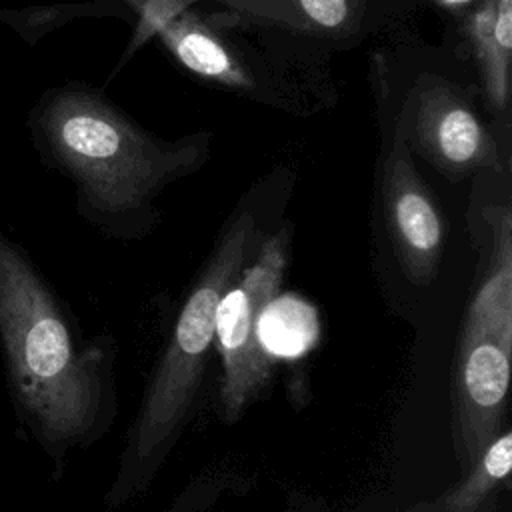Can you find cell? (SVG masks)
I'll return each mask as SVG.
<instances>
[{
  "label": "cell",
  "mask_w": 512,
  "mask_h": 512,
  "mask_svg": "<svg viewBox=\"0 0 512 512\" xmlns=\"http://www.w3.org/2000/svg\"><path fill=\"white\" fill-rule=\"evenodd\" d=\"M256 242L254 214L244 210L228 224L204 270L182 304L168 346L140 404L124 464L148 462L162 454L178 434L198 392L216 334L218 306L248 264Z\"/></svg>",
  "instance_id": "cell-3"
},
{
  "label": "cell",
  "mask_w": 512,
  "mask_h": 512,
  "mask_svg": "<svg viewBox=\"0 0 512 512\" xmlns=\"http://www.w3.org/2000/svg\"><path fill=\"white\" fill-rule=\"evenodd\" d=\"M156 34L162 36L166 48L200 78L220 82L236 90H256V82L246 62L236 58V48L228 46L220 32L200 20L196 14L182 12Z\"/></svg>",
  "instance_id": "cell-9"
},
{
  "label": "cell",
  "mask_w": 512,
  "mask_h": 512,
  "mask_svg": "<svg viewBox=\"0 0 512 512\" xmlns=\"http://www.w3.org/2000/svg\"><path fill=\"white\" fill-rule=\"evenodd\" d=\"M440 2H444V4H448V6H468V4H472L474 0H440Z\"/></svg>",
  "instance_id": "cell-14"
},
{
  "label": "cell",
  "mask_w": 512,
  "mask_h": 512,
  "mask_svg": "<svg viewBox=\"0 0 512 512\" xmlns=\"http://www.w3.org/2000/svg\"><path fill=\"white\" fill-rule=\"evenodd\" d=\"M26 128L40 162L74 184L78 212L104 228L124 224L168 182L194 172L210 140L200 132L164 142L82 80L46 88Z\"/></svg>",
  "instance_id": "cell-2"
},
{
  "label": "cell",
  "mask_w": 512,
  "mask_h": 512,
  "mask_svg": "<svg viewBox=\"0 0 512 512\" xmlns=\"http://www.w3.org/2000/svg\"><path fill=\"white\" fill-rule=\"evenodd\" d=\"M382 204L390 240L406 278L426 286L438 276L446 242L440 206L418 174L410 146L396 126L382 172Z\"/></svg>",
  "instance_id": "cell-6"
},
{
  "label": "cell",
  "mask_w": 512,
  "mask_h": 512,
  "mask_svg": "<svg viewBox=\"0 0 512 512\" xmlns=\"http://www.w3.org/2000/svg\"><path fill=\"white\" fill-rule=\"evenodd\" d=\"M124 14L122 0H92V2H58L34 4L24 8H0V22L10 26L28 46H36L46 34L64 24L86 16Z\"/></svg>",
  "instance_id": "cell-11"
},
{
  "label": "cell",
  "mask_w": 512,
  "mask_h": 512,
  "mask_svg": "<svg viewBox=\"0 0 512 512\" xmlns=\"http://www.w3.org/2000/svg\"><path fill=\"white\" fill-rule=\"evenodd\" d=\"M512 464V432L502 428L480 450L474 462L466 468L462 480L444 494L440 504L446 512H476L488 496L508 480Z\"/></svg>",
  "instance_id": "cell-10"
},
{
  "label": "cell",
  "mask_w": 512,
  "mask_h": 512,
  "mask_svg": "<svg viewBox=\"0 0 512 512\" xmlns=\"http://www.w3.org/2000/svg\"><path fill=\"white\" fill-rule=\"evenodd\" d=\"M224 2V0H222ZM234 2L244 12L272 14L286 12L294 24H304L306 30H324L336 32L344 30L352 22V4L350 0H228Z\"/></svg>",
  "instance_id": "cell-12"
},
{
  "label": "cell",
  "mask_w": 512,
  "mask_h": 512,
  "mask_svg": "<svg viewBox=\"0 0 512 512\" xmlns=\"http://www.w3.org/2000/svg\"><path fill=\"white\" fill-rule=\"evenodd\" d=\"M288 246V228L262 240L252 262L242 268L218 306L214 344L222 358L220 408L226 422H236L272 378L274 362L262 348L260 320L278 296Z\"/></svg>",
  "instance_id": "cell-4"
},
{
  "label": "cell",
  "mask_w": 512,
  "mask_h": 512,
  "mask_svg": "<svg viewBox=\"0 0 512 512\" xmlns=\"http://www.w3.org/2000/svg\"><path fill=\"white\" fill-rule=\"evenodd\" d=\"M398 126L408 146L446 176L508 170V156L494 134L464 90L448 80L420 78L400 110Z\"/></svg>",
  "instance_id": "cell-5"
},
{
  "label": "cell",
  "mask_w": 512,
  "mask_h": 512,
  "mask_svg": "<svg viewBox=\"0 0 512 512\" xmlns=\"http://www.w3.org/2000/svg\"><path fill=\"white\" fill-rule=\"evenodd\" d=\"M192 0H144L140 10V22H138V34L134 36L130 48L134 50L140 40L150 38L156 34L164 24L186 12V6Z\"/></svg>",
  "instance_id": "cell-13"
},
{
  "label": "cell",
  "mask_w": 512,
  "mask_h": 512,
  "mask_svg": "<svg viewBox=\"0 0 512 512\" xmlns=\"http://www.w3.org/2000/svg\"><path fill=\"white\" fill-rule=\"evenodd\" d=\"M0 358L20 426L60 464L106 424V348L80 342L30 252L0 230Z\"/></svg>",
  "instance_id": "cell-1"
},
{
  "label": "cell",
  "mask_w": 512,
  "mask_h": 512,
  "mask_svg": "<svg viewBox=\"0 0 512 512\" xmlns=\"http://www.w3.org/2000/svg\"><path fill=\"white\" fill-rule=\"evenodd\" d=\"M464 44L476 62L492 116L508 124L512 0H478L464 22Z\"/></svg>",
  "instance_id": "cell-8"
},
{
  "label": "cell",
  "mask_w": 512,
  "mask_h": 512,
  "mask_svg": "<svg viewBox=\"0 0 512 512\" xmlns=\"http://www.w3.org/2000/svg\"><path fill=\"white\" fill-rule=\"evenodd\" d=\"M512 342L460 332L454 400L462 466L468 468L502 430L510 384Z\"/></svg>",
  "instance_id": "cell-7"
}]
</instances>
